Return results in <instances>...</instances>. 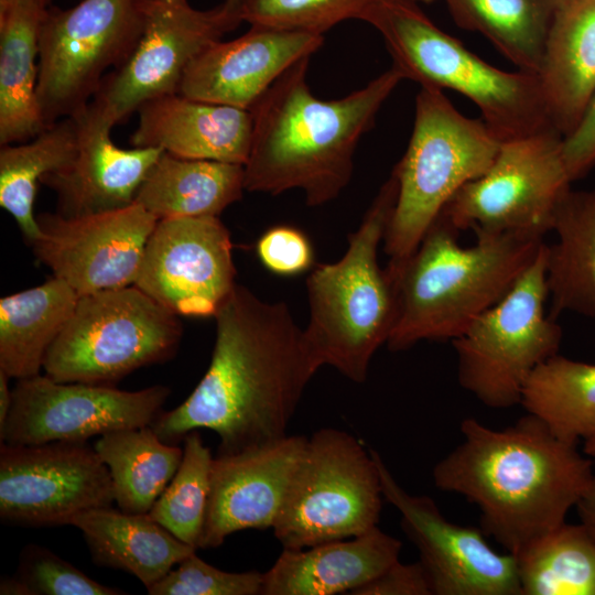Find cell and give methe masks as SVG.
Returning a JSON list of instances; mask_svg holds the SVG:
<instances>
[{
	"instance_id": "cell-1",
	"label": "cell",
	"mask_w": 595,
	"mask_h": 595,
	"mask_svg": "<svg viewBox=\"0 0 595 595\" xmlns=\"http://www.w3.org/2000/svg\"><path fill=\"white\" fill-rule=\"evenodd\" d=\"M209 366L192 393L151 424L171 444L194 430L219 436L232 454L288 435L303 392L316 374L289 306L237 284L214 315Z\"/></svg>"
},
{
	"instance_id": "cell-2",
	"label": "cell",
	"mask_w": 595,
	"mask_h": 595,
	"mask_svg": "<svg viewBox=\"0 0 595 595\" xmlns=\"http://www.w3.org/2000/svg\"><path fill=\"white\" fill-rule=\"evenodd\" d=\"M461 433L434 466V484L474 504L483 532L513 555L565 522L594 475L577 444L530 413L501 430L466 418Z\"/></svg>"
},
{
	"instance_id": "cell-3",
	"label": "cell",
	"mask_w": 595,
	"mask_h": 595,
	"mask_svg": "<svg viewBox=\"0 0 595 595\" xmlns=\"http://www.w3.org/2000/svg\"><path fill=\"white\" fill-rule=\"evenodd\" d=\"M310 58L293 64L250 109L252 139L244 170L246 191L279 195L296 188L315 207L348 185L359 140L404 78L392 66L363 88L324 100L309 87Z\"/></svg>"
},
{
	"instance_id": "cell-4",
	"label": "cell",
	"mask_w": 595,
	"mask_h": 595,
	"mask_svg": "<svg viewBox=\"0 0 595 595\" xmlns=\"http://www.w3.org/2000/svg\"><path fill=\"white\" fill-rule=\"evenodd\" d=\"M441 214L397 280L391 351L421 340H454L500 301L538 257L544 241L520 234H476L463 247Z\"/></svg>"
},
{
	"instance_id": "cell-5",
	"label": "cell",
	"mask_w": 595,
	"mask_h": 595,
	"mask_svg": "<svg viewBox=\"0 0 595 595\" xmlns=\"http://www.w3.org/2000/svg\"><path fill=\"white\" fill-rule=\"evenodd\" d=\"M398 194L393 173L381 185L343 257L317 264L306 279L310 320L303 329L318 370L331 366L347 379H367L375 353L387 344L398 313L396 282L378 262V248Z\"/></svg>"
},
{
	"instance_id": "cell-6",
	"label": "cell",
	"mask_w": 595,
	"mask_h": 595,
	"mask_svg": "<svg viewBox=\"0 0 595 595\" xmlns=\"http://www.w3.org/2000/svg\"><path fill=\"white\" fill-rule=\"evenodd\" d=\"M364 21L381 34L404 79L465 96L500 142L555 130L537 74L485 62L439 29L418 1L383 0Z\"/></svg>"
},
{
	"instance_id": "cell-7",
	"label": "cell",
	"mask_w": 595,
	"mask_h": 595,
	"mask_svg": "<svg viewBox=\"0 0 595 595\" xmlns=\"http://www.w3.org/2000/svg\"><path fill=\"white\" fill-rule=\"evenodd\" d=\"M499 147L482 119L464 116L442 89L421 86L407 150L392 171L398 194L382 240L396 283L447 203L487 172Z\"/></svg>"
},
{
	"instance_id": "cell-8",
	"label": "cell",
	"mask_w": 595,
	"mask_h": 595,
	"mask_svg": "<svg viewBox=\"0 0 595 595\" xmlns=\"http://www.w3.org/2000/svg\"><path fill=\"white\" fill-rule=\"evenodd\" d=\"M181 337L178 316L136 285L85 294L46 351L43 370L58 382L112 386L170 359Z\"/></svg>"
},
{
	"instance_id": "cell-9",
	"label": "cell",
	"mask_w": 595,
	"mask_h": 595,
	"mask_svg": "<svg viewBox=\"0 0 595 595\" xmlns=\"http://www.w3.org/2000/svg\"><path fill=\"white\" fill-rule=\"evenodd\" d=\"M547 244L508 293L452 340L459 385L483 404H520L532 372L558 354L562 329L545 314Z\"/></svg>"
},
{
	"instance_id": "cell-10",
	"label": "cell",
	"mask_w": 595,
	"mask_h": 595,
	"mask_svg": "<svg viewBox=\"0 0 595 595\" xmlns=\"http://www.w3.org/2000/svg\"><path fill=\"white\" fill-rule=\"evenodd\" d=\"M382 498L374 450L346 431L320 429L307 437L272 530L283 549L354 538L378 524Z\"/></svg>"
},
{
	"instance_id": "cell-11",
	"label": "cell",
	"mask_w": 595,
	"mask_h": 595,
	"mask_svg": "<svg viewBox=\"0 0 595 595\" xmlns=\"http://www.w3.org/2000/svg\"><path fill=\"white\" fill-rule=\"evenodd\" d=\"M150 0H82L47 8L39 35L37 99L46 127L84 111L105 76L134 52Z\"/></svg>"
},
{
	"instance_id": "cell-12",
	"label": "cell",
	"mask_w": 595,
	"mask_h": 595,
	"mask_svg": "<svg viewBox=\"0 0 595 595\" xmlns=\"http://www.w3.org/2000/svg\"><path fill=\"white\" fill-rule=\"evenodd\" d=\"M571 183L558 131L511 139L500 142L487 172L465 184L441 214L458 231L543 238Z\"/></svg>"
},
{
	"instance_id": "cell-13",
	"label": "cell",
	"mask_w": 595,
	"mask_h": 595,
	"mask_svg": "<svg viewBox=\"0 0 595 595\" xmlns=\"http://www.w3.org/2000/svg\"><path fill=\"white\" fill-rule=\"evenodd\" d=\"M0 518L24 527L71 524L115 502L109 470L87 442L0 443Z\"/></svg>"
},
{
	"instance_id": "cell-14",
	"label": "cell",
	"mask_w": 595,
	"mask_h": 595,
	"mask_svg": "<svg viewBox=\"0 0 595 595\" xmlns=\"http://www.w3.org/2000/svg\"><path fill=\"white\" fill-rule=\"evenodd\" d=\"M170 392L161 385L125 391L58 382L40 374L19 379L12 389L11 410L0 428V443L87 442L116 430L148 426L161 413Z\"/></svg>"
},
{
	"instance_id": "cell-15",
	"label": "cell",
	"mask_w": 595,
	"mask_h": 595,
	"mask_svg": "<svg viewBox=\"0 0 595 595\" xmlns=\"http://www.w3.org/2000/svg\"><path fill=\"white\" fill-rule=\"evenodd\" d=\"M239 23L221 4L197 10L187 1L150 0L144 31L134 52L121 67L105 76L89 104L115 126L142 104L177 94L191 62Z\"/></svg>"
},
{
	"instance_id": "cell-16",
	"label": "cell",
	"mask_w": 595,
	"mask_h": 595,
	"mask_svg": "<svg viewBox=\"0 0 595 595\" xmlns=\"http://www.w3.org/2000/svg\"><path fill=\"white\" fill-rule=\"evenodd\" d=\"M227 227L218 216L158 220L144 248L138 289L177 316H214L235 286Z\"/></svg>"
},
{
	"instance_id": "cell-17",
	"label": "cell",
	"mask_w": 595,
	"mask_h": 595,
	"mask_svg": "<svg viewBox=\"0 0 595 595\" xmlns=\"http://www.w3.org/2000/svg\"><path fill=\"white\" fill-rule=\"evenodd\" d=\"M383 498L401 516V527L416 547L433 595H520L513 554L499 553L482 529L447 520L435 501L411 495L374 451Z\"/></svg>"
},
{
	"instance_id": "cell-18",
	"label": "cell",
	"mask_w": 595,
	"mask_h": 595,
	"mask_svg": "<svg viewBox=\"0 0 595 595\" xmlns=\"http://www.w3.org/2000/svg\"><path fill=\"white\" fill-rule=\"evenodd\" d=\"M37 260L77 294L133 285L158 219L139 204L87 216H36Z\"/></svg>"
},
{
	"instance_id": "cell-19",
	"label": "cell",
	"mask_w": 595,
	"mask_h": 595,
	"mask_svg": "<svg viewBox=\"0 0 595 595\" xmlns=\"http://www.w3.org/2000/svg\"><path fill=\"white\" fill-rule=\"evenodd\" d=\"M306 442L305 436L288 434L237 453L217 454L198 549L218 548L237 531L272 529Z\"/></svg>"
},
{
	"instance_id": "cell-20",
	"label": "cell",
	"mask_w": 595,
	"mask_h": 595,
	"mask_svg": "<svg viewBox=\"0 0 595 595\" xmlns=\"http://www.w3.org/2000/svg\"><path fill=\"white\" fill-rule=\"evenodd\" d=\"M323 43L320 34L251 25L235 40L204 48L187 66L177 94L250 110L285 71Z\"/></svg>"
},
{
	"instance_id": "cell-21",
	"label": "cell",
	"mask_w": 595,
	"mask_h": 595,
	"mask_svg": "<svg viewBox=\"0 0 595 595\" xmlns=\"http://www.w3.org/2000/svg\"><path fill=\"white\" fill-rule=\"evenodd\" d=\"M78 126V147L73 161L42 178L56 194V213L79 217L128 207L163 150L122 149L116 145L113 128L90 104L74 116Z\"/></svg>"
},
{
	"instance_id": "cell-22",
	"label": "cell",
	"mask_w": 595,
	"mask_h": 595,
	"mask_svg": "<svg viewBox=\"0 0 595 595\" xmlns=\"http://www.w3.org/2000/svg\"><path fill=\"white\" fill-rule=\"evenodd\" d=\"M134 148H159L177 158L245 165L252 139L250 110L172 94L138 110Z\"/></svg>"
},
{
	"instance_id": "cell-23",
	"label": "cell",
	"mask_w": 595,
	"mask_h": 595,
	"mask_svg": "<svg viewBox=\"0 0 595 595\" xmlns=\"http://www.w3.org/2000/svg\"><path fill=\"white\" fill-rule=\"evenodd\" d=\"M401 548L376 526L354 538L283 549L263 573L261 595H353L398 561Z\"/></svg>"
},
{
	"instance_id": "cell-24",
	"label": "cell",
	"mask_w": 595,
	"mask_h": 595,
	"mask_svg": "<svg viewBox=\"0 0 595 595\" xmlns=\"http://www.w3.org/2000/svg\"><path fill=\"white\" fill-rule=\"evenodd\" d=\"M549 116L564 138L595 95V0H560L537 73Z\"/></svg>"
},
{
	"instance_id": "cell-25",
	"label": "cell",
	"mask_w": 595,
	"mask_h": 595,
	"mask_svg": "<svg viewBox=\"0 0 595 595\" xmlns=\"http://www.w3.org/2000/svg\"><path fill=\"white\" fill-rule=\"evenodd\" d=\"M46 9L36 0H0V145L26 142L46 128L36 94Z\"/></svg>"
},
{
	"instance_id": "cell-26",
	"label": "cell",
	"mask_w": 595,
	"mask_h": 595,
	"mask_svg": "<svg viewBox=\"0 0 595 595\" xmlns=\"http://www.w3.org/2000/svg\"><path fill=\"white\" fill-rule=\"evenodd\" d=\"M71 526L82 531L96 565L132 574L145 588L197 551L150 513L95 508L77 515Z\"/></svg>"
},
{
	"instance_id": "cell-27",
	"label": "cell",
	"mask_w": 595,
	"mask_h": 595,
	"mask_svg": "<svg viewBox=\"0 0 595 595\" xmlns=\"http://www.w3.org/2000/svg\"><path fill=\"white\" fill-rule=\"evenodd\" d=\"M245 191L241 164L183 159L163 151L139 187L134 203L158 220L218 216Z\"/></svg>"
},
{
	"instance_id": "cell-28",
	"label": "cell",
	"mask_w": 595,
	"mask_h": 595,
	"mask_svg": "<svg viewBox=\"0 0 595 595\" xmlns=\"http://www.w3.org/2000/svg\"><path fill=\"white\" fill-rule=\"evenodd\" d=\"M78 298L56 277L1 298L0 370L17 380L39 375L46 351L72 316Z\"/></svg>"
},
{
	"instance_id": "cell-29",
	"label": "cell",
	"mask_w": 595,
	"mask_h": 595,
	"mask_svg": "<svg viewBox=\"0 0 595 595\" xmlns=\"http://www.w3.org/2000/svg\"><path fill=\"white\" fill-rule=\"evenodd\" d=\"M547 245L551 316L574 312L595 321V188L573 191L560 203Z\"/></svg>"
},
{
	"instance_id": "cell-30",
	"label": "cell",
	"mask_w": 595,
	"mask_h": 595,
	"mask_svg": "<svg viewBox=\"0 0 595 595\" xmlns=\"http://www.w3.org/2000/svg\"><path fill=\"white\" fill-rule=\"evenodd\" d=\"M94 448L109 470L115 502L131 513L150 512L183 457V447L162 441L151 425L100 435Z\"/></svg>"
},
{
	"instance_id": "cell-31",
	"label": "cell",
	"mask_w": 595,
	"mask_h": 595,
	"mask_svg": "<svg viewBox=\"0 0 595 595\" xmlns=\"http://www.w3.org/2000/svg\"><path fill=\"white\" fill-rule=\"evenodd\" d=\"M78 126L67 117L21 144L0 148V206L17 221L31 245L40 236L34 199L42 178L67 166L76 155Z\"/></svg>"
},
{
	"instance_id": "cell-32",
	"label": "cell",
	"mask_w": 595,
	"mask_h": 595,
	"mask_svg": "<svg viewBox=\"0 0 595 595\" xmlns=\"http://www.w3.org/2000/svg\"><path fill=\"white\" fill-rule=\"evenodd\" d=\"M455 24L482 34L520 71L537 74L560 0H444Z\"/></svg>"
},
{
	"instance_id": "cell-33",
	"label": "cell",
	"mask_w": 595,
	"mask_h": 595,
	"mask_svg": "<svg viewBox=\"0 0 595 595\" xmlns=\"http://www.w3.org/2000/svg\"><path fill=\"white\" fill-rule=\"evenodd\" d=\"M520 404L566 443L595 436V364L554 355L532 372Z\"/></svg>"
},
{
	"instance_id": "cell-34",
	"label": "cell",
	"mask_w": 595,
	"mask_h": 595,
	"mask_svg": "<svg viewBox=\"0 0 595 595\" xmlns=\"http://www.w3.org/2000/svg\"><path fill=\"white\" fill-rule=\"evenodd\" d=\"M520 595H595V540L563 522L515 554Z\"/></svg>"
},
{
	"instance_id": "cell-35",
	"label": "cell",
	"mask_w": 595,
	"mask_h": 595,
	"mask_svg": "<svg viewBox=\"0 0 595 595\" xmlns=\"http://www.w3.org/2000/svg\"><path fill=\"white\" fill-rule=\"evenodd\" d=\"M183 442L181 464L149 513L177 539L198 550L214 457L198 430L187 433Z\"/></svg>"
},
{
	"instance_id": "cell-36",
	"label": "cell",
	"mask_w": 595,
	"mask_h": 595,
	"mask_svg": "<svg viewBox=\"0 0 595 595\" xmlns=\"http://www.w3.org/2000/svg\"><path fill=\"white\" fill-rule=\"evenodd\" d=\"M383 0H241L238 17L255 26L323 35L348 19H365Z\"/></svg>"
},
{
	"instance_id": "cell-37",
	"label": "cell",
	"mask_w": 595,
	"mask_h": 595,
	"mask_svg": "<svg viewBox=\"0 0 595 595\" xmlns=\"http://www.w3.org/2000/svg\"><path fill=\"white\" fill-rule=\"evenodd\" d=\"M262 582L261 572L223 571L194 552L147 591L150 595H261Z\"/></svg>"
},
{
	"instance_id": "cell-38",
	"label": "cell",
	"mask_w": 595,
	"mask_h": 595,
	"mask_svg": "<svg viewBox=\"0 0 595 595\" xmlns=\"http://www.w3.org/2000/svg\"><path fill=\"white\" fill-rule=\"evenodd\" d=\"M17 576L31 595L126 594L120 588L98 583L51 550L36 544L22 549Z\"/></svg>"
},
{
	"instance_id": "cell-39",
	"label": "cell",
	"mask_w": 595,
	"mask_h": 595,
	"mask_svg": "<svg viewBox=\"0 0 595 595\" xmlns=\"http://www.w3.org/2000/svg\"><path fill=\"white\" fill-rule=\"evenodd\" d=\"M260 262L271 272L294 275L309 270L314 252L309 238L298 228L274 226L261 235L256 245Z\"/></svg>"
},
{
	"instance_id": "cell-40",
	"label": "cell",
	"mask_w": 595,
	"mask_h": 595,
	"mask_svg": "<svg viewBox=\"0 0 595 595\" xmlns=\"http://www.w3.org/2000/svg\"><path fill=\"white\" fill-rule=\"evenodd\" d=\"M353 595H433V591L420 561L401 563L398 560Z\"/></svg>"
},
{
	"instance_id": "cell-41",
	"label": "cell",
	"mask_w": 595,
	"mask_h": 595,
	"mask_svg": "<svg viewBox=\"0 0 595 595\" xmlns=\"http://www.w3.org/2000/svg\"><path fill=\"white\" fill-rule=\"evenodd\" d=\"M563 158L572 182L595 166V95L577 127L563 138Z\"/></svg>"
},
{
	"instance_id": "cell-42",
	"label": "cell",
	"mask_w": 595,
	"mask_h": 595,
	"mask_svg": "<svg viewBox=\"0 0 595 595\" xmlns=\"http://www.w3.org/2000/svg\"><path fill=\"white\" fill-rule=\"evenodd\" d=\"M576 510L581 523L595 540V470L587 489L576 504Z\"/></svg>"
},
{
	"instance_id": "cell-43",
	"label": "cell",
	"mask_w": 595,
	"mask_h": 595,
	"mask_svg": "<svg viewBox=\"0 0 595 595\" xmlns=\"http://www.w3.org/2000/svg\"><path fill=\"white\" fill-rule=\"evenodd\" d=\"M7 374L0 370V428L3 426L12 405V390Z\"/></svg>"
},
{
	"instance_id": "cell-44",
	"label": "cell",
	"mask_w": 595,
	"mask_h": 595,
	"mask_svg": "<svg viewBox=\"0 0 595 595\" xmlns=\"http://www.w3.org/2000/svg\"><path fill=\"white\" fill-rule=\"evenodd\" d=\"M1 595H31L26 585L18 577H4L0 583Z\"/></svg>"
},
{
	"instance_id": "cell-45",
	"label": "cell",
	"mask_w": 595,
	"mask_h": 595,
	"mask_svg": "<svg viewBox=\"0 0 595 595\" xmlns=\"http://www.w3.org/2000/svg\"><path fill=\"white\" fill-rule=\"evenodd\" d=\"M241 0H225L221 6L224 10L234 19L241 22L238 17V10L240 7Z\"/></svg>"
},
{
	"instance_id": "cell-46",
	"label": "cell",
	"mask_w": 595,
	"mask_h": 595,
	"mask_svg": "<svg viewBox=\"0 0 595 595\" xmlns=\"http://www.w3.org/2000/svg\"><path fill=\"white\" fill-rule=\"evenodd\" d=\"M583 453L595 461V436L584 441Z\"/></svg>"
},
{
	"instance_id": "cell-47",
	"label": "cell",
	"mask_w": 595,
	"mask_h": 595,
	"mask_svg": "<svg viewBox=\"0 0 595 595\" xmlns=\"http://www.w3.org/2000/svg\"><path fill=\"white\" fill-rule=\"evenodd\" d=\"M39 3H41L42 6L48 8V6L51 4L52 0H36Z\"/></svg>"
},
{
	"instance_id": "cell-48",
	"label": "cell",
	"mask_w": 595,
	"mask_h": 595,
	"mask_svg": "<svg viewBox=\"0 0 595 595\" xmlns=\"http://www.w3.org/2000/svg\"><path fill=\"white\" fill-rule=\"evenodd\" d=\"M155 1L170 2V3H178V2H184V1H186V0H155Z\"/></svg>"
},
{
	"instance_id": "cell-49",
	"label": "cell",
	"mask_w": 595,
	"mask_h": 595,
	"mask_svg": "<svg viewBox=\"0 0 595 595\" xmlns=\"http://www.w3.org/2000/svg\"><path fill=\"white\" fill-rule=\"evenodd\" d=\"M415 1L423 2V3H432V2H434L436 0H415Z\"/></svg>"
}]
</instances>
